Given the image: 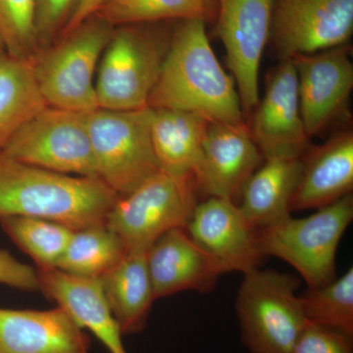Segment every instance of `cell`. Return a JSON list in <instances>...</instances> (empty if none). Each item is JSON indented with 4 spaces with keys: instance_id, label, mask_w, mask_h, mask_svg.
<instances>
[{
    "instance_id": "e0dca14e",
    "label": "cell",
    "mask_w": 353,
    "mask_h": 353,
    "mask_svg": "<svg viewBox=\"0 0 353 353\" xmlns=\"http://www.w3.org/2000/svg\"><path fill=\"white\" fill-rule=\"evenodd\" d=\"M148 268L154 299L185 290L209 292L222 275L185 229L171 230L153 243Z\"/></svg>"
},
{
    "instance_id": "4dcf8cb0",
    "label": "cell",
    "mask_w": 353,
    "mask_h": 353,
    "mask_svg": "<svg viewBox=\"0 0 353 353\" xmlns=\"http://www.w3.org/2000/svg\"><path fill=\"white\" fill-rule=\"evenodd\" d=\"M0 284L25 292H38V270L18 261L7 250H0Z\"/></svg>"
},
{
    "instance_id": "5b68a950",
    "label": "cell",
    "mask_w": 353,
    "mask_h": 353,
    "mask_svg": "<svg viewBox=\"0 0 353 353\" xmlns=\"http://www.w3.org/2000/svg\"><path fill=\"white\" fill-rule=\"evenodd\" d=\"M172 34L166 36L163 32L136 26L113 31L97 68L99 108L129 111L148 108Z\"/></svg>"
},
{
    "instance_id": "30bf717a",
    "label": "cell",
    "mask_w": 353,
    "mask_h": 353,
    "mask_svg": "<svg viewBox=\"0 0 353 353\" xmlns=\"http://www.w3.org/2000/svg\"><path fill=\"white\" fill-rule=\"evenodd\" d=\"M353 0H273L270 39L281 60L345 46Z\"/></svg>"
},
{
    "instance_id": "7402d4cb",
    "label": "cell",
    "mask_w": 353,
    "mask_h": 353,
    "mask_svg": "<svg viewBox=\"0 0 353 353\" xmlns=\"http://www.w3.org/2000/svg\"><path fill=\"white\" fill-rule=\"evenodd\" d=\"M99 281L123 334L143 331L155 301L148 273V250H130Z\"/></svg>"
},
{
    "instance_id": "8fae6325",
    "label": "cell",
    "mask_w": 353,
    "mask_h": 353,
    "mask_svg": "<svg viewBox=\"0 0 353 353\" xmlns=\"http://www.w3.org/2000/svg\"><path fill=\"white\" fill-rule=\"evenodd\" d=\"M273 0H218L215 34L224 44L243 112L259 101V68L270 39Z\"/></svg>"
},
{
    "instance_id": "5bb4252c",
    "label": "cell",
    "mask_w": 353,
    "mask_h": 353,
    "mask_svg": "<svg viewBox=\"0 0 353 353\" xmlns=\"http://www.w3.org/2000/svg\"><path fill=\"white\" fill-rule=\"evenodd\" d=\"M253 141L265 158L301 157L310 148L299 108L296 67L281 60L267 80L263 99L254 109Z\"/></svg>"
},
{
    "instance_id": "ba28073f",
    "label": "cell",
    "mask_w": 353,
    "mask_h": 353,
    "mask_svg": "<svg viewBox=\"0 0 353 353\" xmlns=\"http://www.w3.org/2000/svg\"><path fill=\"white\" fill-rule=\"evenodd\" d=\"M87 121L97 176L118 196L159 170L150 134L152 108H97L87 113Z\"/></svg>"
},
{
    "instance_id": "d6986e66",
    "label": "cell",
    "mask_w": 353,
    "mask_h": 353,
    "mask_svg": "<svg viewBox=\"0 0 353 353\" xmlns=\"http://www.w3.org/2000/svg\"><path fill=\"white\" fill-rule=\"evenodd\" d=\"M290 210L318 209L352 194L353 134L343 130L319 146L309 148Z\"/></svg>"
},
{
    "instance_id": "44dd1931",
    "label": "cell",
    "mask_w": 353,
    "mask_h": 353,
    "mask_svg": "<svg viewBox=\"0 0 353 353\" xmlns=\"http://www.w3.org/2000/svg\"><path fill=\"white\" fill-rule=\"evenodd\" d=\"M208 123L199 114L152 108L150 134L159 170L194 178L201 166Z\"/></svg>"
},
{
    "instance_id": "484cf974",
    "label": "cell",
    "mask_w": 353,
    "mask_h": 353,
    "mask_svg": "<svg viewBox=\"0 0 353 353\" xmlns=\"http://www.w3.org/2000/svg\"><path fill=\"white\" fill-rule=\"evenodd\" d=\"M0 225L7 236L38 264V269L57 268L74 230L54 221L34 217H6Z\"/></svg>"
},
{
    "instance_id": "9c48e42d",
    "label": "cell",
    "mask_w": 353,
    "mask_h": 353,
    "mask_svg": "<svg viewBox=\"0 0 353 353\" xmlns=\"http://www.w3.org/2000/svg\"><path fill=\"white\" fill-rule=\"evenodd\" d=\"M1 152L46 170L99 178L85 112L48 106L28 120Z\"/></svg>"
},
{
    "instance_id": "6da1fadb",
    "label": "cell",
    "mask_w": 353,
    "mask_h": 353,
    "mask_svg": "<svg viewBox=\"0 0 353 353\" xmlns=\"http://www.w3.org/2000/svg\"><path fill=\"white\" fill-rule=\"evenodd\" d=\"M148 108L196 113L209 122L245 124L236 83L218 61L205 23L179 21Z\"/></svg>"
},
{
    "instance_id": "1f68e13d",
    "label": "cell",
    "mask_w": 353,
    "mask_h": 353,
    "mask_svg": "<svg viewBox=\"0 0 353 353\" xmlns=\"http://www.w3.org/2000/svg\"><path fill=\"white\" fill-rule=\"evenodd\" d=\"M110 0H80L75 12L72 15L68 24L66 25L61 34H60L61 38L67 36L70 32L76 30L79 26L82 25L83 22L94 16Z\"/></svg>"
},
{
    "instance_id": "3957f363",
    "label": "cell",
    "mask_w": 353,
    "mask_h": 353,
    "mask_svg": "<svg viewBox=\"0 0 353 353\" xmlns=\"http://www.w3.org/2000/svg\"><path fill=\"white\" fill-rule=\"evenodd\" d=\"M112 34V26L92 16L55 46L39 50L32 71L48 106L85 113L99 108L94 77Z\"/></svg>"
},
{
    "instance_id": "7a4b0ae2",
    "label": "cell",
    "mask_w": 353,
    "mask_h": 353,
    "mask_svg": "<svg viewBox=\"0 0 353 353\" xmlns=\"http://www.w3.org/2000/svg\"><path fill=\"white\" fill-rule=\"evenodd\" d=\"M117 199L101 179L46 170L0 152V219L41 218L76 231L105 224Z\"/></svg>"
},
{
    "instance_id": "d4e9b609",
    "label": "cell",
    "mask_w": 353,
    "mask_h": 353,
    "mask_svg": "<svg viewBox=\"0 0 353 353\" xmlns=\"http://www.w3.org/2000/svg\"><path fill=\"white\" fill-rule=\"evenodd\" d=\"M127 252L119 236L105 224L88 227L73 232L57 269L77 277L99 279Z\"/></svg>"
},
{
    "instance_id": "7c38bea8",
    "label": "cell",
    "mask_w": 353,
    "mask_h": 353,
    "mask_svg": "<svg viewBox=\"0 0 353 353\" xmlns=\"http://www.w3.org/2000/svg\"><path fill=\"white\" fill-rule=\"evenodd\" d=\"M296 70L299 108L308 138L341 120L353 88L347 46L292 58Z\"/></svg>"
},
{
    "instance_id": "4316f807",
    "label": "cell",
    "mask_w": 353,
    "mask_h": 353,
    "mask_svg": "<svg viewBox=\"0 0 353 353\" xmlns=\"http://www.w3.org/2000/svg\"><path fill=\"white\" fill-rule=\"evenodd\" d=\"M301 297L309 322L353 336V268Z\"/></svg>"
},
{
    "instance_id": "52a82bcc",
    "label": "cell",
    "mask_w": 353,
    "mask_h": 353,
    "mask_svg": "<svg viewBox=\"0 0 353 353\" xmlns=\"http://www.w3.org/2000/svg\"><path fill=\"white\" fill-rule=\"evenodd\" d=\"M194 176L158 170L139 187L118 196L105 225L130 250H148L162 234L185 229L197 205Z\"/></svg>"
},
{
    "instance_id": "f1b7e54d",
    "label": "cell",
    "mask_w": 353,
    "mask_h": 353,
    "mask_svg": "<svg viewBox=\"0 0 353 353\" xmlns=\"http://www.w3.org/2000/svg\"><path fill=\"white\" fill-rule=\"evenodd\" d=\"M80 0H36L37 37L39 50L50 46L58 34H61L75 12Z\"/></svg>"
},
{
    "instance_id": "8992f818",
    "label": "cell",
    "mask_w": 353,
    "mask_h": 353,
    "mask_svg": "<svg viewBox=\"0 0 353 353\" xmlns=\"http://www.w3.org/2000/svg\"><path fill=\"white\" fill-rule=\"evenodd\" d=\"M352 219L353 197L347 194L307 217L289 216L259 229L262 252L294 267L308 288L328 284L336 277V250Z\"/></svg>"
},
{
    "instance_id": "ac0fdd59",
    "label": "cell",
    "mask_w": 353,
    "mask_h": 353,
    "mask_svg": "<svg viewBox=\"0 0 353 353\" xmlns=\"http://www.w3.org/2000/svg\"><path fill=\"white\" fill-rule=\"evenodd\" d=\"M39 290L88 329L110 353H128L123 333L109 307L99 279L77 277L57 268L37 269Z\"/></svg>"
},
{
    "instance_id": "4fadbf2b",
    "label": "cell",
    "mask_w": 353,
    "mask_h": 353,
    "mask_svg": "<svg viewBox=\"0 0 353 353\" xmlns=\"http://www.w3.org/2000/svg\"><path fill=\"white\" fill-rule=\"evenodd\" d=\"M185 230L221 274L248 273L259 268L265 256L259 229L248 222L238 203L229 199L208 197L197 203Z\"/></svg>"
},
{
    "instance_id": "f546056e",
    "label": "cell",
    "mask_w": 353,
    "mask_h": 353,
    "mask_svg": "<svg viewBox=\"0 0 353 353\" xmlns=\"http://www.w3.org/2000/svg\"><path fill=\"white\" fill-rule=\"evenodd\" d=\"M290 353H353L352 336L308 322Z\"/></svg>"
},
{
    "instance_id": "ffe728a7",
    "label": "cell",
    "mask_w": 353,
    "mask_h": 353,
    "mask_svg": "<svg viewBox=\"0 0 353 353\" xmlns=\"http://www.w3.org/2000/svg\"><path fill=\"white\" fill-rule=\"evenodd\" d=\"M301 157L265 158L248 179L238 205L252 226L262 229L290 216L303 169Z\"/></svg>"
},
{
    "instance_id": "d6a6232c",
    "label": "cell",
    "mask_w": 353,
    "mask_h": 353,
    "mask_svg": "<svg viewBox=\"0 0 353 353\" xmlns=\"http://www.w3.org/2000/svg\"><path fill=\"white\" fill-rule=\"evenodd\" d=\"M6 57H8V55H7L6 46H4L3 41H2L1 38H0V62Z\"/></svg>"
},
{
    "instance_id": "9a60e30c",
    "label": "cell",
    "mask_w": 353,
    "mask_h": 353,
    "mask_svg": "<svg viewBox=\"0 0 353 353\" xmlns=\"http://www.w3.org/2000/svg\"><path fill=\"white\" fill-rule=\"evenodd\" d=\"M264 161L245 124L209 122L196 180L199 192L208 197L238 203L248 179Z\"/></svg>"
},
{
    "instance_id": "cb8c5ba5",
    "label": "cell",
    "mask_w": 353,
    "mask_h": 353,
    "mask_svg": "<svg viewBox=\"0 0 353 353\" xmlns=\"http://www.w3.org/2000/svg\"><path fill=\"white\" fill-rule=\"evenodd\" d=\"M218 0H110L94 16L109 25L199 20L214 24Z\"/></svg>"
},
{
    "instance_id": "277c9868",
    "label": "cell",
    "mask_w": 353,
    "mask_h": 353,
    "mask_svg": "<svg viewBox=\"0 0 353 353\" xmlns=\"http://www.w3.org/2000/svg\"><path fill=\"white\" fill-rule=\"evenodd\" d=\"M296 276L256 268L243 274L236 309L250 353H290L308 324Z\"/></svg>"
},
{
    "instance_id": "2e32d148",
    "label": "cell",
    "mask_w": 353,
    "mask_h": 353,
    "mask_svg": "<svg viewBox=\"0 0 353 353\" xmlns=\"http://www.w3.org/2000/svg\"><path fill=\"white\" fill-rule=\"evenodd\" d=\"M90 340L63 308L0 307V353H90Z\"/></svg>"
},
{
    "instance_id": "603a6c76",
    "label": "cell",
    "mask_w": 353,
    "mask_h": 353,
    "mask_svg": "<svg viewBox=\"0 0 353 353\" xmlns=\"http://www.w3.org/2000/svg\"><path fill=\"white\" fill-rule=\"evenodd\" d=\"M48 106L31 60L4 58L0 62V152L28 120Z\"/></svg>"
},
{
    "instance_id": "83f0119b",
    "label": "cell",
    "mask_w": 353,
    "mask_h": 353,
    "mask_svg": "<svg viewBox=\"0 0 353 353\" xmlns=\"http://www.w3.org/2000/svg\"><path fill=\"white\" fill-rule=\"evenodd\" d=\"M34 12L36 0H0V38L9 57L32 60L39 52Z\"/></svg>"
}]
</instances>
